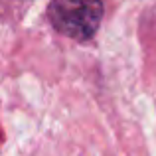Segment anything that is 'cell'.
I'll return each instance as SVG.
<instances>
[{
  "mask_svg": "<svg viewBox=\"0 0 156 156\" xmlns=\"http://www.w3.org/2000/svg\"><path fill=\"white\" fill-rule=\"evenodd\" d=\"M48 18L59 34L87 42L97 34L103 20L101 0H51Z\"/></svg>",
  "mask_w": 156,
  "mask_h": 156,
  "instance_id": "1",
  "label": "cell"
}]
</instances>
